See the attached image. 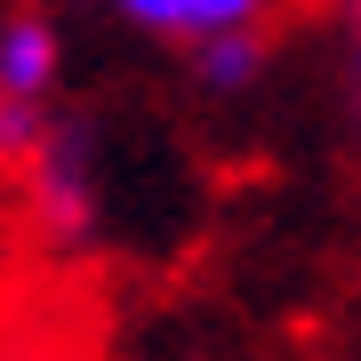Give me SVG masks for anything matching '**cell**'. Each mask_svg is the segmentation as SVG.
Returning a JSON list of instances; mask_svg holds the SVG:
<instances>
[{
  "mask_svg": "<svg viewBox=\"0 0 361 361\" xmlns=\"http://www.w3.org/2000/svg\"><path fill=\"white\" fill-rule=\"evenodd\" d=\"M265 65H273V32H265V16L185 56V73H193V89H201V97H249V89L265 80Z\"/></svg>",
  "mask_w": 361,
  "mask_h": 361,
  "instance_id": "obj_4",
  "label": "cell"
},
{
  "mask_svg": "<svg viewBox=\"0 0 361 361\" xmlns=\"http://www.w3.org/2000/svg\"><path fill=\"white\" fill-rule=\"evenodd\" d=\"M337 56H345V113L361 137V8H345V25H337Z\"/></svg>",
  "mask_w": 361,
  "mask_h": 361,
  "instance_id": "obj_6",
  "label": "cell"
},
{
  "mask_svg": "<svg viewBox=\"0 0 361 361\" xmlns=\"http://www.w3.org/2000/svg\"><path fill=\"white\" fill-rule=\"evenodd\" d=\"M0 361H40V353L25 345V337H0Z\"/></svg>",
  "mask_w": 361,
  "mask_h": 361,
  "instance_id": "obj_7",
  "label": "cell"
},
{
  "mask_svg": "<svg viewBox=\"0 0 361 361\" xmlns=\"http://www.w3.org/2000/svg\"><path fill=\"white\" fill-rule=\"evenodd\" d=\"M16 177H25V209H32V225L49 241H89L97 233V217H104V161H97V129L89 121H56Z\"/></svg>",
  "mask_w": 361,
  "mask_h": 361,
  "instance_id": "obj_1",
  "label": "cell"
},
{
  "mask_svg": "<svg viewBox=\"0 0 361 361\" xmlns=\"http://www.w3.org/2000/svg\"><path fill=\"white\" fill-rule=\"evenodd\" d=\"M257 0H121V25H137V32H153L169 40V49H209V40H225V32H241V25H257Z\"/></svg>",
  "mask_w": 361,
  "mask_h": 361,
  "instance_id": "obj_2",
  "label": "cell"
},
{
  "mask_svg": "<svg viewBox=\"0 0 361 361\" xmlns=\"http://www.w3.org/2000/svg\"><path fill=\"white\" fill-rule=\"evenodd\" d=\"M56 73H65V40H56V16H40V8L0 16V97H16V104H49Z\"/></svg>",
  "mask_w": 361,
  "mask_h": 361,
  "instance_id": "obj_3",
  "label": "cell"
},
{
  "mask_svg": "<svg viewBox=\"0 0 361 361\" xmlns=\"http://www.w3.org/2000/svg\"><path fill=\"white\" fill-rule=\"evenodd\" d=\"M56 129V113L49 104H16V97H0V161L8 169H25L32 153H40V137Z\"/></svg>",
  "mask_w": 361,
  "mask_h": 361,
  "instance_id": "obj_5",
  "label": "cell"
}]
</instances>
